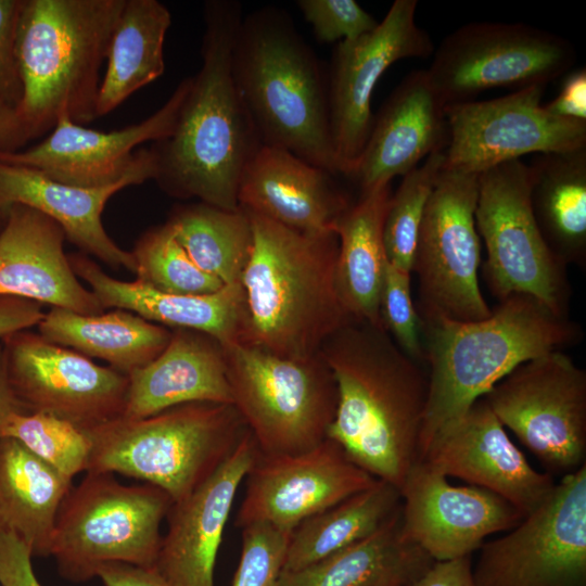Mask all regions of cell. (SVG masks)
<instances>
[{
  "mask_svg": "<svg viewBox=\"0 0 586 586\" xmlns=\"http://www.w3.org/2000/svg\"><path fill=\"white\" fill-rule=\"evenodd\" d=\"M203 16L202 65L191 76L171 135L151 146L154 180L173 198L237 211L241 176L263 145L232 71L242 5L209 0Z\"/></svg>",
  "mask_w": 586,
  "mask_h": 586,
  "instance_id": "6da1fadb",
  "label": "cell"
},
{
  "mask_svg": "<svg viewBox=\"0 0 586 586\" xmlns=\"http://www.w3.org/2000/svg\"><path fill=\"white\" fill-rule=\"evenodd\" d=\"M320 353L337 386L327 437L359 468L399 489L419 461L428 374L383 328L354 319Z\"/></svg>",
  "mask_w": 586,
  "mask_h": 586,
  "instance_id": "7a4b0ae2",
  "label": "cell"
},
{
  "mask_svg": "<svg viewBox=\"0 0 586 586\" xmlns=\"http://www.w3.org/2000/svg\"><path fill=\"white\" fill-rule=\"evenodd\" d=\"M245 212L253 245L240 280L246 321L239 343L289 358L317 355L353 320L336 284L337 237L301 232Z\"/></svg>",
  "mask_w": 586,
  "mask_h": 586,
  "instance_id": "3957f363",
  "label": "cell"
},
{
  "mask_svg": "<svg viewBox=\"0 0 586 586\" xmlns=\"http://www.w3.org/2000/svg\"><path fill=\"white\" fill-rule=\"evenodd\" d=\"M429 366L428 402L419 460L431 440L462 416L520 365L579 343L583 331L569 317L523 293L500 301L475 321H421Z\"/></svg>",
  "mask_w": 586,
  "mask_h": 586,
  "instance_id": "277c9868",
  "label": "cell"
},
{
  "mask_svg": "<svg viewBox=\"0 0 586 586\" xmlns=\"http://www.w3.org/2000/svg\"><path fill=\"white\" fill-rule=\"evenodd\" d=\"M232 71L263 145L340 175L327 75L286 12L265 7L243 16Z\"/></svg>",
  "mask_w": 586,
  "mask_h": 586,
  "instance_id": "5b68a950",
  "label": "cell"
},
{
  "mask_svg": "<svg viewBox=\"0 0 586 586\" xmlns=\"http://www.w3.org/2000/svg\"><path fill=\"white\" fill-rule=\"evenodd\" d=\"M124 3L22 2L14 47L22 85L18 141L51 131L63 116L84 126L97 118L100 69Z\"/></svg>",
  "mask_w": 586,
  "mask_h": 586,
  "instance_id": "8992f818",
  "label": "cell"
},
{
  "mask_svg": "<svg viewBox=\"0 0 586 586\" xmlns=\"http://www.w3.org/2000/svg\"><path fill=\"white\" fill-rule=\"evenodd\" d=\"M249 429L233 404L188 403L142 419L117 418L86 430V473H119L191 495L233 453Z\"/></svg>",
  "mask_w": 586,
  "mask_h": 586,
  "instance_id": "52a82bcc",
  "label": "cell"
},
{
  "mask_svg": "<svg viewBox=\"0 0 586 586\" xmlns=\"http://www.w3.org/2000/svg\"><path fill=\"white\" fill-rule=\"evenodd\" d=\"M221 346L232 404L260 455H295L327 438L337 386L320 352L289 358L239 342Z\"/></svg>",
  "mask_w": 586,
  "mask_h": 586,
  "instance_id": "ba28073f",
  "label": "cell"
},
{
  "mask_svg": "<svg viewBox=\"0 0 586 586\" xmlns=\"http://www.w3.org/2000/svg\"><path fill=\"white\" fill-rule=\"evenodd\" d=\"M171 505L170 497L152 484L129 486L111 473H86L60 506L50 557L59 573L75 583L97 577L106 563L153 568L161 524Z\"/></svg>",
  "mask_w": 586,
  "mask_h": 586,
  "instance_id": "9c48e42d",
  "label": "cell"
},
{
  "mask_svg": "<svg viewBox=\"0 0 586 586\" xmlns=\"http://www.w3.org/2000/svg\"><path fill=\"white\" fill-rule=\"evenodd\" d=\"M486 246L484 278L500 301L528 294L558 316L569 317L568 266L546 244L531 207V170L521 160L479 175L474 213Z\"/></svg>",
  "mask_w": 586,
  "mask_h": 586,
  "instance_id": "30bf717a",
  "label": "cell"
},
{
  "mask_svg": "<svg viewBox=\"0 0 586 586\" xmlns=\"http://www.w3.org/2000/svg\"><path fill=\"white\" fill-rule=\"evenodd\" d=\"M479 175L442 167L428 200L413 257L420 322L475 321L492 314L479 285L475 226Z\"/></svg>",
  "mask_w": 586,
  "mask_h": 586,
  "instance_id": "8fae6325",
  "label": "cell"
},
{
  "mask_svg": "<svg viewBox=\"0 0 586 586\" xmlns=\"http://www.w3.org/2000/svg\"><path fill=\"white\" fill-rule=\"evenodd\" d=\"M576 62L565 38L524 23L472 22L447 35L426 69L446 105L494 88L547 86Z\"/></svg>",
  "mask_w": 586,
  "mask_h": 586,
  "instance_id": "7c38bea8",
  "label": "cell"
},
{
  "mask_svg": "<svg viewBox=\"0 0 586 586\" xmlns=\"http://www.w3.org/2000/svg\"><path fill=\"white\" fill-rule=\"evenodd\" d=\"M484 398L548 474L586 464V371L563 351L520 365Z\"/></svg>",
  "mask_w": 586,
  "mask_h": 586,
  "instance_id": "4fadbf2b",
  "label": "cell"
},
{
  "mask_svg": "<svg viewBox=\"0 0 586 586\" xmlns=\"http://www.w3.org/2000/svg\"><path fill=\"white\" fill-rule=\"evenodd\" d=\"M475 586H586V464L504 536L484 543Z\"/></svg>",
  "mask_w": 586,
  "mask_h": 586,
  "instance_id": "5bb4252c",
  "label": "cell"
},
{
  "mask_svg": "<svg viewBox=\"0 0 586 586\" xmlns=\"http://www.w3.org/2000/svg\"><path fill=\"white\" fill-rule=\"evenodd\" d=\"M417 0H395L372 31L336 44L328 80V104L340 175L349 177L369 138L374 88L395 62L434 52L430 35L417 24Z\"/></svg>",
  "mask_w": 586,
  "mask_h": 586,
  "instance_id": "9a60e30c",
  "label": "cell"
},
{
  "mask_svg": "<svg viewBox=\"0 0 586 586\" xmlns=\"http://www.w3.org/2000/svg\"><path fill=\"white\" fill-rule=\"evenodd\" d=\"M11 386L26 412L90 430L123 416L128 375L28 330L1 337Z\"/></svg>",
  "mask_w": 586,
  "mask_h": 586,
  "instance_id": "2e32d148",
  "label": "cell"
},
{
  "mask_svg": "<svg viewBox=\"0 0 586 586\" xmlns=\"http://www.w3.org/2000/svg\"><path fill=\"white\" fill-rule=\"evenodd\" d=\"M545 88L536 85L495 99L446 105L449 142L444 168L480 175L530 153L586 146V122L550 114L542 104Z\"/></svg>",
  "mask_w": 586,
  "mask_h": 586,
  "instance_id": "e0dca14e",
  "label": "cell"
},
{
  "mask_svg": "<svg viewBox=\"0 0 586 586\" xmlns=\"http://www.w3.org/2000/svg\"><path fill=\"white\" fill-rule=\"evenodd\" d=\"M375 482L328 437L295 455L271 457L258 453L245 477L235 526L267 524L292 533L303 521Z\"/></svg>",
  "mask_w": 586,
  "mask_h": 586,
  "instance_id": "ac0fdd59",
  "label": "cell"
},
{
  "mask_svg": "<svg viewBox=\"0 0 586 586\" xmlns=\"http://www.w3.org/2000/svg\"><path fill=\"white\" fill-rule=\"evenodd\" d=\"M191 77L181 80L151 116L120 130L103 132L61 117L49 136L23 152L0 151V161L41 171L69 186L102 188L131 174L144 160L146 141L168 138L176 125Z\"/></svg>",
  "mask_w": 586,
  "mask_h": 586,
  "instance_id": "d6986e66",
  "label": "cell"
},
{
  "mask_svg": "<svg viewBox=\"0 0 586 586\" xmlns=\"http://www.w3.org/2000/svg\"><path fill=\"white\" fill-rule=\"evenodd\" d=\"M399 493L403 538L434 561L472 556L486 537L513 528L524 518L489 491L451 485L424 461L411 468Z\"/></svg>",
  "mask_w": 586,
  "mask_h": 586,
  "instance_id": "ffe728a7",
  "label": "cell"
},
{
  "mask_svg": "<svg viewBox=\"0 0 586 586\" xmlns=\"http://www.w3.org/2000/svg\"><path fill=\"white\" fill-rule=\"evenodd\" d=\"M419 461L496 494L523 517L537 509L556 485L552 475L530 464L484 397L443 428Z\"/></svg>",
  "mask_w": 586,
  "mask_h": 586,
  "instance_id": "44dd1931",
  "label": "cell"
},
{
  "mask_svg": "<svg viewBox=\"0 0 586 586\" xmlns=\"http://www.w3.org/2000/svg\"><path fill=\"white\" fill-rule=\"evenodd\" d=\"M258 454L247 431L191 495L173 502L154 569L175 586H215L214 572L234 498Z\"/></svg>",
  "mask_w": 586,
  "mask_h": 586,
  "instance_id": "7402d4cb",
  "label": "cell"
},
{
  "mask_svg": "<svg viewBox=\"0 0 586 586\" xmlns=\"http://www.w3.org/2000/svg\"><path fill=\"white\" fill-rule=\"evenodd\" d=\"M446 104L426 69L404 77L377 115L364 151L348 178L360 193L405 176L433 153L446 150Z\"/></svg>",
  "mask_w": 586,
  "mask_h": 586,
  "instance_id": "603a6c76",
  "label": "cell"
},
{
  "mask_svg": "<svg viewBox=\"0 0 586 586\" xmlns=\"http://www.w3.org/2000/svg\"><path fill=\"white\" fill-rule=\"evenodd\" d=\"M62 227L22 204L5 209L0 230V296L25 298L80 315L104 308L75 275L64 253Z\"/></svg>",
  "mask_w": 586,
  "mask_h": 586,
  "instance_id": "cb8c5ba5",
  "label": "cell"
},
{
  "mask_svg": "<svg viewBox=\"0 0 586 586\" xmlns=\"http://www.w3.org/2000/svg\"><path fill=\"white\" fill-rule=\"evenodd\" d=\"M156 162L151 148L142 163L116 183L102 188H81L55 181L34 168L0 161V209L22 204L59 224L66 239L86 254L113 268L136 273L131 252L119 247L106 233L102 213L116 192L155 178Z\"/></svg>",
  "mask_w": 586,
  "mask_h": 586,
  "instance_id": "d4e9b609",
  "label": "cell"
},
{
  "mask_svg": "<svg viewBox=\"0 0 586 586\" xmlns=\"http://www.w3.org/2000/svg\"><path fill=\"white\" fill-rule=\"evenodd\" d=\"M334 177L289 151L262 145L241 176L238 203L301 232H334L352 204Z\"/></svg>",
  "mask_w": 586,
  "mask_h": 586,
  "instance_id": "484cf974",
  "label": "cell"
},
{
  "mask_svg": "<svg viewBox=\"0 0 586 586\" xmlns=\"http://www.w3.org/2000/svg\"><path fill=\"white\" fill-rule=\"evenodd\" d=\"M68 260L75 275L89 284L104 309H125L168 329L203 332L221 345L242 341L246 305L241 282L226 284L209 294H171L138 280L112 278L82 254H71Z\"/></svg>",
  "mask_w": 586,
  "mask_h": 586,
  "instance_id": "4316f807",
  "label": "cell"
},
{
  "mask_svg": "<svg viewBox=\"0 0 586 586\" xmlns=\"http://www.w3.org/2000/svg\"><path fill=\"white\" fill-rule=\"evenodd\" d=\"M170 330L164 351L128 375L122 418L142 419L188 403L232 404L221 344L195 330Z\"/></svg>",
  "mask_w": 586,
  "mask_h": 586,
  "instance_id": "83f0119b",
  "label": "cell"
},
{
  "mask_svg": "<svg viewBox=\"0 0 586 586\" xmlns=\"http://www.w3.org/2000/svg\"><path fill=\"white\" fill-rule=\"evenodd\" d=\"M391 195V183L360 193L334 227L339 240L336 284L342 302L354 320L380 328V293L388 262L383 224Z\"/></svg>",
  "mask_w": 586,
  "mask_h": 586,
  "instance_id": "f1b7e54d",
  "label": "cell"
},
{
  "mask_svg": "<svg viewBox=\"0 0 586 586\" xmlns=\"http://www.w3.org/2000/svg\"><path fill=\"white\" fill-rule=\"evenodd\" d=\"M72 486L17 440L0 438V527L21 538L33 557H50L56 514Z\"/></svg>",
  "mask_w": 586,
  "mask_h": 586,
  "instance_id": "f546056e",
  "label": "cell"
},
{
  "mask_svg": "<svg viewBox=\"0 0 586 586\" xmlns=\"http://www.w3.org/2000/svg\"><path fill=\"white\" fill-rule=\"evenodd\" d=\"M37 327L46 340L103 359L126 375L154 360L171 336L170 329L118 308L88 316L52 307Z\"/></svg>",
  "mask_w": 586,
  "mask_h": 586,
  "instance_id": "4dcf8cb0",
  "label": "cell"
},
{
  "mask_svg": "<svg viewBox=\"0 0 586 586\" xmlns=\"http://www.w3.org/2000/svg\"><path fill=\"white\" fill-rule=\"evenodd\" d=\"M531 170V207L538 229L565 266H586V146L537 154Z\"/></svg>",
  "mask_w": 586,
  "mask_h": 586,
  "instance_id": "1f68e13d",
  "label": "cell"
},
{
  "mask_svg": "<svg viewBox=\"0 0 586 586\" xmlns=\"http://www.w3.org/2000/svg\"><path fill=\"white\" fill-rule=\"evenodd\" d=\"M400 507L374 533L296 571H282L279 586H375L387 579L407 583L434 560L402 536Z\"/></svg>",
  "mask_w": 586,
  "mask_h": 586,
  "instance_id": "d6a6232c",
  "label": "cell"
},
{
  "mask_svg": "<svg viewBox=\"0 0 586 586\" xmlns=\"http://www.w3.org/2000/svg\"><path fill=\"white\" fill-rule=\"evenodd\" d=\"M170 24L171 14L162 2L125 0L107 48L97 117L163 75L164 41Z\"/></svg>",
  "mask_w": 586,
  "mask_h": 586,
  "instance_id": "836d02e7",
  "label": "cell"
},
{
  "mask_svg": "<svg viewBox=\"0 0 586 586\" xmlns=\"http://www.w3.org/2000/svg\"><path fill=\"white\" fill-rule=\"evenodd\" d=\"M400 507L394 485L377 480L333 507L303 521L291 533L282 571L313 564L374 533Z\"/></svg>",
  "mask_w": 586,
  "mask_h": 586,
  "instance_id": "e575fe53",
  "label": "cell"
},
{
  "mask_svg": "<svg viewBox=\"0 0 586 586\" xmlns=\"http://www.w3.org/2000/svg\"><path fill=\"white\" fill-rule=\"evenodd\" d=\"M193 263L225 285L240 282L253 245L247 213L202 202L177 207L166 221Z\"/></svg>",
  "mask_w": 586,
  "mask_h": 586,
  "instance_id": "d590c367",
  "label": "cell"
},
{
  "mask_svg": "<svg viewBox=\"0 0 586 586\" xmlns=\"http://www.w3.org/2000/svg\"><path fill=\"white\" fill-rule=\"evenodd\" d=\"M131 253L137 280L154 290L202 295L217 292L225 285L193 263L167 222L145 231Z\"/></svg>",
  "mask_w": 586,
  "mask_h": 586,
  "instance_id": "8d00e7d4",
  "label": "cell"
},
{
  "mask_svg": "<svg viewBox=\"0 0 586 586\" xmlns=\"http://www.w3.org/2000/svg\"><path fill=\"white\" fill-rule=\"evenodd\" d=\"M445 151L433 153L403 176L391 195L383 224V243L390 264L411 273L424 209L444 165Z\"/></svg>",
  "mask_w": 586,
  "mask_h": 586,
  "instance_id": "74e56055",
  "label": "cell"
},
{
  "mask_svg": "<svg viewBox=\"0 0 586 586\" xmlns=\"http://www.w3.org/2000/svg\"><path fill=\"white\" fill-rule=\"evenodd\" d=\"M4 437L17 440L69 480L87 470L90 438L86 430L66 420L42 412H21L10 421Z\"/></svg>",
  "mask_w": 586,
  "mask_h": 586,
  "instance_id": "f35d334b",
  "label": "cell"
},
{
  "mask_svg": "<svg viewBox=\"0 0 586 586\" xmlns=\"http://www.w3.org/2000/svg\"><path fill=\"white\" fill-rule=\"evenodd\" d=\"M383 329L411 359L424 361L421 322L411 294V273L387 262L379 303Z\"/></svg>",
  "mask_w": 586,
  "mask_h": 586,
  "instance_id": "ab89813d",
  "label": "cell"
},
{
  "mask_svg": "<svg viewBox=\"0 0 586 586\" xmlns=\"http://www.w3.org/2000/svg\"><path fill=\"white\" fill-rule=\"evenodd\" d=\"M231 586H279L291 533L267 524L247 525Z\"/></svg>",
  "mask_w": 586,
  "mask_h": 586,
  "instance_id": "60d3db41",
  "label": "cell"
},
{
  "mask_svg": "<svg viewBox=\"0 0 586 586\" xmlns=\"http://www.w3.org/2000/svg\"><path fill=\"white\" fill-rule=\"evenodd\" d=\"M297 7L323 43L354 40L379 25L355 0H298Z\"/></svg>",
  "mask_w": 586,
  "mask_h": 586,
  "instance_id": "b9f144b4",
  "label": "cell"
},
{
  "mask_svg": "<svg viewBox=\"0 0 586 586\" xmlns=\"http://www.w3.org/2000/svg\"><path fill=\"white\" fill-rule=\"evenodd\" d=\"M22 2L0 0V100L14 109L22 98L14 49Z\"/></svg>",
  "mask_w": 586,
  "mask_h": 586,
  "instance_id": "7bdbcfd3",
  "label": "cell"
},
{
  "mask_svg": "<svg viewBox=\"0 0 586 586\" xmlns=\"http://www.w3.org/2000/svg\"><path fill=\"white\" fill-rule=\"evenodd\" d=\"M31 552L14 533L0 527V586H41Z\"/></svg>",
  "mask_w": 586,
  "mask_h": 586,
  "instance_id": "ee69618b",
  "label": "cell"
},
{
  "mask_svg": "<svg viewBox=\"0 0 586 586\" xmlns=\"http://www.w3.org/2000/svg\"><path fill=\"white\" fill-rule=\"evenodd\" d=\"M545 109L552 115L586 122V69L581 67L564 75L558 95Z\"/></svg>",
  "mask_w": 586,
  "mask_h": 586,
  "instance_id": "f6af8a7d",
  "label": "cell"
},
{
  "mask_svg": "<svg viewBox=\"0 0 586 586\" xmlns=\"http://www.w3.org/2000/svg\"><path fill=\"white\" fill-rule=\"evenodd\" d=\"M405 586H475L471 556L434 561L416 579Z\"/></svg>",
  "mask_w": 586,
  "mask_h": 586,
  "instance_id": "bcb514c9",
  "label": "cell"
},
{
  "mask_svg": "<svg viewBox=\"0 0 586 586\" xmlns=\"http://www.w3.org/2000/svg\"><path fill=\"white\" fill-rule=\"evenodd\" d=\"M41 307L25 298L0 296V339L38 326L44 316Z\"/></svg>",
  "mask_w": 586,
  "mask_h": 586,
  "instance_id": "7dc6e473",
  "label": "cell"
},
{
  "mask_svg": "<svg viewBox=\"0 0 586 586\" xmlns=\"http://www.w3.org/2000/svg\"><path fill=\"white\" fill-rule=\"evenodd\" d=\"M97 577L104 586H175L154 568H141L120 562L101 565L97 571Z\"/></svg>",
  "mask_w": 586,
  "mask_h": 586,
  "instance_id": "c3c4849f",
  "label": "cell"
},
{
  "mask_svg": "<svg viewBox=\"0 0 586 586\" xmlns=\"http://www.w3.org/2000/svg\"><path fill=\"white\" fill-rule=\"evenodd\" d=\"M21 412L26 411L11 386L0 339V438L4 437L5 430L12 418Z\"/></svg>",
  "mask_w": 586,
  "mask_h": 586,
  "instance_id": "681fc988",
  "label": "cell"
},
{
  "mask_svg": "<svg viewBox=\"0 0 586 586\" xmlns=\"http://www.w3.org/2000/svg\"><path fill=\"white\" fill-rule=\"evenodd\" d=\"M18 141L15 109L0 100V145Z\"/></svg>",
  "mask_w": 586,
  "mask_h": 586,
  "instance_id": "f907efd6",
  "label": "cell"
},
{
  "mask_svg": "<svg viewBox=\"0 0 586 586\" xmlns=\"http://www.w3.org/2000/svg\"><path fill=\"white\" fill-rule=\"evenodd\" d=\"M408 583L403 579L394 578V579H387V581L381 582L377 584L375 586H405Z\"/></svg>",
  "mask_w": 586,
  "mask_h": 586,
  "instance_id": "816d5d0a",
  "label": "cell"
},
{
  "mask_svg": "<svg viewBox=\"0 0 586 586\" xmlns=\"http://www.w3.org/2000/svg\"><path fill=\"white\" fill-rule=\"evenodd\" d=\"M4 216H5V212H3L2 209H0V219H1V218H4Z\"/></svg>",
  "mask_w": 586,
  "mask_h": 586,
  "instance_id": "f5cc1de1",
  "label": "cell"
}]
</instances>
